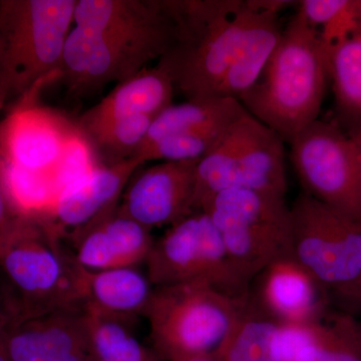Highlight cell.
I'll list each match as a JSON object with an SVG mask.
<instances>
[{"mask_svg":"<svg viewBox=\"0 0 361 361\" xmlns=\"http://www.w3.org/2000/svg\"><path fill=\"white\" fill-rule=\"evenodd\" d=\"M329 77V51L318 30L297 11L282 30L262 75L239 102L290 142L318 120Z\"/></svg>","mask_w":361,"mask_h":361,"instance_id":"6da1fadb","label":"cell"},{"mask_svg":"<svg viewBox=\"0 0 361 361\" xmlns=\"http://www.w3.org/2000/svg\"><path fill=\"white\" fill-rule=\"evenodd\" d=\"M175 39L157 66L187 101L212 99L238 54L256 9L250 1L169 0Z\"/></svg>","mask_w":361,"mask_h":361,"instance_id":"7a4b0ae2","label":"cell"},{"mask_svg":"<svg viewBox=\"0 0 361 361\" xmlns=\"http://www.w3.org/2000/svg\"><path fill=\"white\" fill-rule=\"evenodd\" d=\"M77 0H0V111L61 77Z\"/></svg>","mask_w":361,"mask_h":361,"instance_id":"3957f363","label":"cell"},{"mask_svg":"<svg viewBox=\"0 0 361 361\" xmlns=\"http://www.w3.org/2000/svg\"><path fill=\"white\" fill-rule=\"evenodd\" d=\"M42 220L21 217L0 238V267L9 288L7 322L28 319L71 306H82L73 254Z\"/></svg>","mask_w":361,"mask_h":361,"instance_id":"277c9868","label":"cell"},{"mask_svg":"<svg viewBox=\"0 0 361 361\" xmlns=\"http://www.w3.org/2000/svg\"><path fill=\"white\" fill-rule=\"evenodd\" d=\"M249 295L232 296L205 283L154 287L145 314L153 350L163 361L213 355Z\"/></svg>","mask_w":361,"mask_h":361,"instance_id":"5b68a950","label":"cell"},{"mask_svg":"<svg viewBox=\"0 0 361 361\" xmlns=\"http://www.w3.org/2000/svg\"><path fill=\"white\" fill-rule=\"evenodd\" d=\"M233 188L286 194L284 141L247 111L197 163L193 211L203 210L216 194Z\"/></svg>","mask_w":361,"mask_h":361,"instance_id":"8992f818","label":"cell"},{"mask_svg":"<svg viewBox=\"0 0 361 361\" xmlns=\"http://www.w3.org/2000/svg\"><path fill=\"white\" fill-rule=\"evenodd\" d=\"M290 208L292 255L327 294L361 310V220L305 193Z\"/></svg>","mask_w":361,"mask_h":361,"instance_id":"52a82bcc","label":"cell"},{"mask_svg":"<svg viewBox=\"0 0 361 361\" xmlns=\"http://www.w3.org/2000/svg\"><path fill=\"white\" fill-rule=\"evenodd\" d=\"M202 212L215 225L233 265L249 283L273 261L292 254L291 208L285 197L233 188L216 194Z\"/></svg>","mask_w":361,"mask_h":361,"instance_id":"ba28073f","label":"cell"},{"mask_svg":"<svg viewBox=\"0 0 361 361\" xmlns=\"http://www.w3.org/2000/svg\"><path fill=\"white\" fill-rule=\"evenodd\" d=\"M145 264L154 287L205 283L235 297L250 294L249 282L230 260L209 216L195 212L154 242Z\"/></svg>","mask_w":361,"mask_h":361,"instance_id":"9c48e42d","label":"cell"},{"mask_svg":"<svg viewBox=\"0 0 361 361\" xmlns=\"http://www.w3.org/2000/svg\"><path fill=\"white\" fill-rule=\"evenodd\" d=\"M289 144L305 194L361 220V158L350 137L337 126L317 120Z\"/></svg>","mask_w":361,"mask_h":361,"instance_id":"30bf717a","label":"cell"},{"mask_svg":"<svg viewBox=\"0 0 361 361\" xmlns=\"http://www.w3.org/2000/svg\"><path fill=\"white\" fill-rule=\"evenodd\" d=\"M161 58L149 47L73 26L66 37L59 78L70 94L84 96L111 82H125Z\"/></svg>","mask_w":361,"mask_h":361,"instance_id":"8fae6325","label":"cell"},{"mask_svg":"<svg viewBox=\"0 0 361 361\" xmlns=\"http://www.w3.org/2000/svg\"><path fill=\"white\" fill-rule=\"evenodd\" d=\"M197 163L160 161L140 168L121 197L118 212L149 230L174 225L191 215Z\"/></svg>","mask_w":361,"mask_h":361,"instance_id":"7c38bea8","label":"cell"},{"mask_svg":"<svg viewBox=\"0 0 361 361\" xmlns=\"http://www.w3.org/2000/svg\"><path fill=\"white\" fill-rule=\"evenodd\" d=\"M73 23L155 49L161 56L174 42L176 33L168 0H77Z\"/></svg>","mask_w":361,"mask_h":361,"instance_id":"4fadbf2b","label":"cell"},{"mask_svg":"<svg viewBox=\"0 0 361 361\" xmlns=\"http://www.w3.org/2000/svg\"><path fill=\"white\" fill-rule=\"evenodd\" d=\"M11 361H97L82 306L7 322Z\"/></svg>","mask_w":361,"mask_h":361,"instance_id":"5bb4252c","label":"cell"},{"mask_svg":"<svg viewBox=\"0 0 361 361\" xmlns=\"http://www.w3.org/2000/svg\"><path fill=\"white\" fill-rule=\"evenodd\" d=\"M75 130L77 125L54 111L20 104L0 123L2 155L14 166L51 175Z\"/></svg>","mask_w":361,"mask_h":361,"instance_id":"9a60e30c","label":"cell"},{"mask_svg":"<svg viewBox=\"0 0 361 361\" xmlns=\"http://www.w3.org/2000/svg\"><path fill=\"white\" fill-rule=\"evenodd\" d=\"M144 165L137 158L99 165L59 195L51 215L42 221L59 238H71L118 206L130 178Z\"/></svg>","mask_w":361,"mask_h":361,"instance_id":"2e32d148","label":"cell"},{"mask_svg":"<svg viewBox=\"0 0 361 361\" xmlns=\"http://www.w3.org/2000/svg\"><path fill=\"white\" fill-rule=\"evenodd\" d=\"M71 239L75 262L90 271L137 267L146 262L155 242L151 230L122 215L118 207Z\"/></svg>","mask_w":361,"mask_h":361,"instance_id":"e0dca14e","label":"cell"},{"mask_svg":"<svg viewBox=\"0 0 361 361\" xmlns=\"http://www.w3.org/2000/svg\"><path fill=\"white\" fill-rule=\"evenodd\" d=\"M256 299L280 324H299L324 318L327 293L292 254L276 259L260 273Z\"/></svg>","mask_w":361,"mask_h":361,"instance_id":"ac0fdd59","label":"cell"},{"mask_svg":"<svg viewBox=\"0 0 361 361\" xmlns=\"http://www.w3.org/2000/svg\"><path fill=\"white\" fill-rule=\"evenodd\" d=\"M175 92L172 80L158 66L145 68L118 84L99 103L85 111L78 129L87 135L123 118L156 116L173 104Z\"/></svg>","mask_w":361,"mask_h":361,"instance_id":"d6986e66","label":"cell"},{"mask_svg":"<svg viewBox=\"0 0 361 361\" xmlns=\"http://www.w3.org/2000/svg\"><path fill=\"white\" fill-rule=\"evenodd\" d=\"M78 289L85 311L130 322L146 314L154 286L137 267L90 271L80 266Z\"/></svg>","mask_w":361,"mask_h":361,"instance_id":"ffe728a7","label":"cell"},{"mask_svg":"<svg viewBox=\"0 0 361 361\" xmlns=\"http://www.w3.org/2000/svg\"><path fill=\"white\" fill-rule=\"evenodd\" d=\"M299 324H280L283 361H361L343 314Z\"/></svg>","mask_w":361,"mask_h":361,"instance_id":"44dd1931","label":"cell"},{"mask_svg":"<svg viewBox=\"0 0 361 361\" xmlns=\"http://www.w3.org/2000/svg\"><path fill=\"white\" fill-rule=\"evenodd\" d=\"M281 33L277 13L256 9L238 54L223 78L215 97L240 101L262 75Z\"/></svg>","mask_w":361,"mask_h":361,"instance_id":"7402d4cb","label":"cell"},{"mask_svg":"<svg viewBox=\"0 0 361 361\" xmlns=\"http://www.w3.org/2000/svg\"><path fill=\"white\" fill-rule=\"evenodd\" d=\"M213 355L216 361H283L280 323L249 295L236 322Z\"/></svg>","mask_w":361,"mask_h":361,"instance_id":"603a6c76","label":"cell"},{"mask_svg":"<svg viewBox=\"0 0 361 361\" xmlns=\"http://www.w3.org/2000/svg\"><path fill=\"white\" fill-rule=\"evenodd\" d=\"M245 111L237 99L221 97L191 99L182 104H172L154 118L146 139L137 154L142 149L168 135L231 122Z\"/></svg>","mask_w":361,"mask_h":361,"instance_id":"cb8c5ba5","label":"cell"},{"mask_svg":"<svg viewBox=\"0 0 361 361\" xmlns=\"http://www.w3.org/2000/svg\"><path fill=\"white\" fill-rule=\"evenodd\" d=\"M329 77L339 113L349 132L361 130V37L355 35L329 51Z\"/></svg>","mask_w":361,"mask_h":361,"instance_id":"d4e9b609","label":"cell"},{"mask_svg":"<svg viewBox=\"0 0 361 361\" xmlns=\"http://www.w3.org/2000/svg\"><path fill=\"white\" fill-rule=\"evenodd\" d=\"M2 177L8 200L18 216L44 220L51 215L59 198L51 175L18 167L4 159Z\"/></svg>","mask_w":361,"mask_h":361,"instance_id":"484cf974","label":"cell"},{"mask_svg":"<svg viewBox=\"0 0 361 361\" xmlns=\"http://www.w3.org/2000/svg\"><path fill=\"white\" fill-rule=\"evenodd\" d=\"M85 315L97 361H163L135 337L129 322L89 311Z\"/></svg>","mask_w":361,"mask_h":361,"instance_id":"4316f807","label":"cell"},{"mask_svg":"<svg viewBox=\"0 0 361 361\" xmlns=\"http://www.w3.org/2000/svg\"><path fill=\"white\" fill-rule=\"evenodd\" d=\"M155 116H137L116 121L85 135L102 165H113L135 158L146 139Z\"/></svg>","mask_w":361,"mask_h":361,"instance_id":"83f0119b","label":"cell"},{"mask_svg":"<svg viewBox=\"0 0 361 361\" xmlns=\"http://www.w3.org/2000/svg\"><path fill=\"white\" fill-rule=\"evenodd\" d=\"M241 116V115H240ZM235 118V120H236ZM233 120V121H235ZM226 122L204 128L171 135L142 149L135 158L146 165L149 161H199L216 146L231 123Z\"/></svg>","mask_w":361,"mask_h":361,"instance_id":"f1b7e54d","label":"cell"},{"mask_svg":"<svg viewBox=\"0 0 361 361\" xmlns=\"http://www.w3.org/2000/svg\"><path fill=\"white\" fill-rule=\"evenodd\" d=\"M99 165H102L101 161L97 159L92 144L77 127L51 173L59 197Z\"/></svg>","mask_w":361,"mask_h":361,"instance_id":"f546056e","label":"cell"},{"mask_svg":"<svg viewBox=\"0 0 361 361\" xmlns=\"http://www.w3.org/2000/svg\"><path fill=\"white\" fill-rule=\"evenodd\" d=\"M353 0H304L298 2V11L317 30L331 25L345 13Z\"/></svg>","mask_w":361,"mask_h":361,"instance_id":"4dcf8cb0","label":"cell"},{"mask_svg":"<svg viewBox=\"0 0 361 361\" xmlns=\"http://www.w3.org/2000/svg\"><path fill=\"white\" fill-rule=\"evenodd\" d=\"M2 163H4V155L0 146V238L21 218L14 211L7 197L4 177H2Z\"/></svg>","mask_w":361,"mask_h":361,"instance_id":"1f68e13d","label":"cell"},{"mask_svg":"<svg viewBox=\"0 0 361 361\" xmlns=\"http://www.w3.org/2000/svg\"><path fill=\"white\" fill-rule=\"evenodd\" d=\"M343 317L349 334L353 337L361 357V322H357L353 316L348 314H343Z\"/></svg>","mask_w":361,"mask_h":361,"instance_id":"d6a6232c","label":"cell"},{"mask_svg":"<svg viewBox=\"0 0 361 361\" xmlns=\"http://www.w3.org/2000/svg\"><path fill=\"white\" fill-rule=\"evenodd\" d=\"M171 361H216L213 355L183 356Z\"/></svg>","mask_w":361,"mask_h":361,"instance_id":"836d02e7","label":"cell"},{"mask_svg":"<svg viewBox=\"0 0 361 361\" xmlns=\"http://www.w3.org/2000/svg\"><path fill=\"white\" fill-rule=\"evenodd\" d=\"M348 135L350 137V139L353 140V142H355L361 158V130H356V132L350 133V134Z\"/></svg>","mask_w":361,"mask_h":361,"instance_id":"e575fe53","label":"cell"},{"mask_svg":"<svg viewBox=\"0 0 361 361\" xmlns=\"http://www.w3.org/2000/svg\"><path fill=\"white\" fill-rule=\"evenodd\" d=\"M6 323H7L6 318L4 317V315L2 314L1 312H0V326H1V325L6 324Z\"/></svg>","mask_w":361,"mask_h":361,"instance_id":"d590c367","label":"cell"},{"mask_svg":"<svg viewBox=\"0 0 361 361\" xmlns=\"http://www.w3.org/2000/svg\"><path fill=\"white\" fill-rule=\"evenodd\" d=\"M360 37H361V32H360Z\"/></svg>","mask_w":361,"mask_h":361,"instance_id":"8d00e7d4","label":"cell"}]
</instances>
